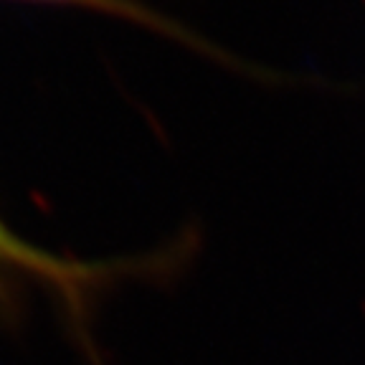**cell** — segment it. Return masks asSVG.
Here are the masks:
<instances>
[{"mask_svg": "<svg viewBox=\"0 0 365 365\" xmlns=\"http://www.w3.org/2000/svg\"><path fill=\"white\" fill-rule=\"evenodd\" d=\"M195 241L180 236L163 249L125 259L107 262H79V259L56 257L51 251L23 241L13 234L11 226L0 216V297H6L23 282L51 292L61 299L63 312L79 332H86L89 312L97 297L122 279H160L178 269Z\"/></svg>", "mask_w": 365, "mask_h": 365, "instance_id": "cell-1", "label": "cell"}, {"mask_svg": "<svg viewBox=\"0 0 365 365\" xmlns=\"http://www.w3.org/2000/svg\"><path fill=\"white\" fill-rule=\"evenodd\" d=\"M23 3H43V6H68V8H81V11H94V13H104V16L112 18H122L127 23H135L140 29L153 31V34L165 36V38L175 41V43L185 46L190 51L203 53V56L213 58L216 63H223L231 71H239V74H249L254 79H264V81H282L284 76L279 71H269L262 68L257 63L244 61L236 53H228L223 46L213 43L205 36H200L198 31L188 29L182 21L168 16V13L158 11L155 6L145 3V0H23Z\"/></svg>", "mask_w": 365, "mask_h": 365, "instance_id": "cell-2", "label": "cell"}]
</instances>
